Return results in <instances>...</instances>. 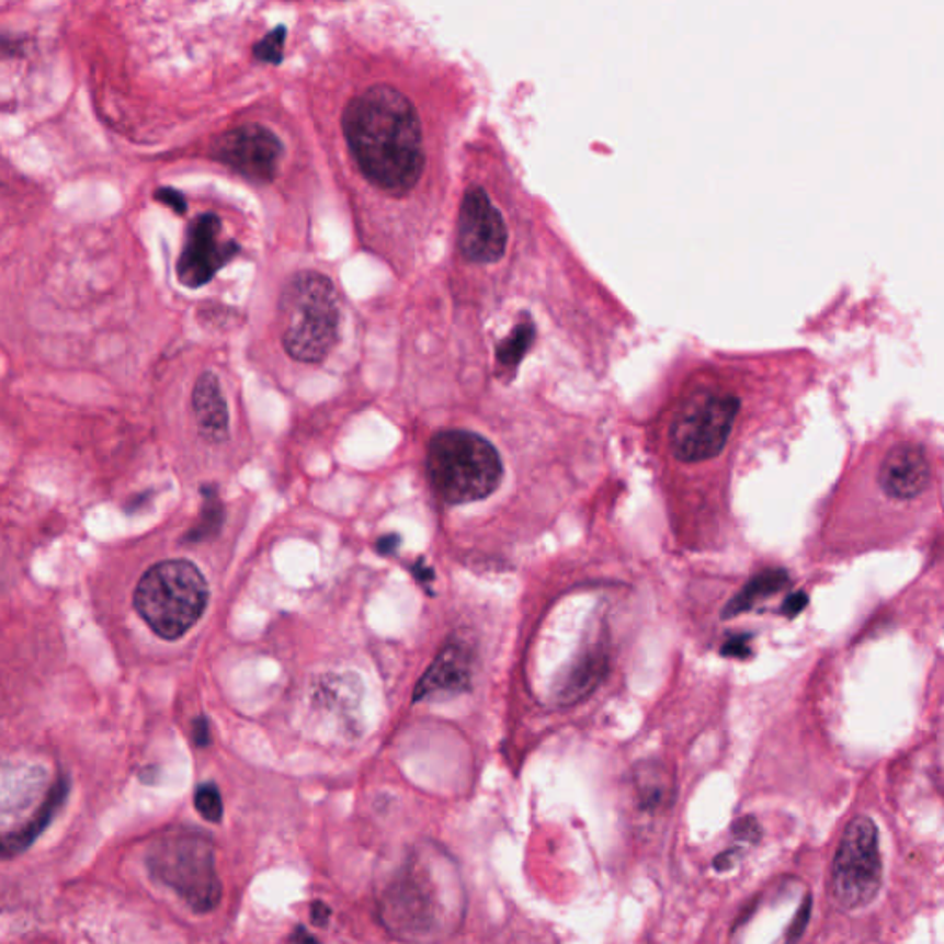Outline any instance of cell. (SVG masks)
Masks as SVG:
<instances>
[{
	"mask_svg": "<svg viewBox=\"0 0 944 944\" xmlns=\"http://www.w3.org/2000/svg\"><path fill=\"white\" fill-rule=\"evenodd\" d=\"M67 776L26 760H0V857L34 845L69 795Z\"/></svg>",
	"mask_w": 944,
	"mask_h": 944,
	"instance_id": "6da1fadb",
	"label": "cell"
},
{
	"mask_svg": "<svg viewBox=\"0 0 944 944\" xmlns=\"http://www.w3.org/2000/svg\"><path fill=\"white\" fill-rule=\"evenodd\" d=\"M209 602V585L194 562L169 559L146 570L134 592V605L151 632L178 640L196 626Z\"/></svg>",
	"mask_w": 944,
	"mask_h": 944,
	"instance_id": "7a4b0ae2",
	"label": "cell"
},
{
	"mask_svg": "<svg viewBox=\"0 0 944 944\" xmlns=\"http://www.w3.org/2000/svg\"><path fill=\"white\" fill-rule=\"evenodd\" d=\"M430 484L448 504L487 499L502 478L497 448L481 435L465 430H445L430 441Z\"/></svg>",
	"mask_w": 944,
	"mask_h": 944,
	"instance_id": "3957f363",
	"label": "cell"
},
{
	"mask_svg": "<svg viewBox=\"0 0 944 944\" xmlns=\"http://www.w3.org/2000/svg\"><path fill=\"white\" fill-rule=\"evenodd\" d=\"M146 865L162 886L174 889L196 913L215 910L221 897L215 845L197 830H170L150 846Z\"/></svg>",
	"mask_w": 944,
	"mask_h": 944,
	"instance_id": "277c9868",
	"label": "cell"
},
{
	"mask_svg": "<svg viewBox=\"0 0 944 944\" xmlns=\"http://www.w3.org/2000/svg\"><path fill=\"white\" fill-rule=\"evenodd\" d=\"M284 348L292 359L321 362L338 338L340 308L337 291L321 273L292 278L281 299Z\"/></svg>",
	"mask_w": 944,
	"mask_h": 944,
	"instance_id": "5b68a950",
	"label": "cell"
},
{
	"mask_svg": "<svg viewBox=\"0 0 944 944\" xmlns=\"http://www.w3.org/2000/svg\"><path fill=\"white\" fill-rule=\"evenodd\" d=\"M740 402L724 389H697L684 397L668 430L673 456L683 464H702L718 456L729 441Z\"/></svg>",
	"mask_w": 944,
	"mask_h": 944,
	"instance_id": "8992f818",
	"label": "cell"
},
{
	"mask_svg": "<svg viewBox=\"0 0 944 944\" xmlns=\"http://www.w3.org/2000/svg\"><path fill=\"white\" fill-rule=\"evenodd\" d=\"M884 882L880 835L875 821L856 816L846 824L835 851L830 889L843 910H860L869 906L880 892Z\"/></svg>",
	"mask_w": 944,
	"mask_h": 944,
	"instance_id": "52a82bcc",
	"label": "cell"
},
{
	"mask_svg": "<svg viewBox=\"0 0 944 944\" xmlns=\"http://www.w3.org/2000/svg\"><path fill=\"white\" fill-rule=\"evenodd\" d=\"M283 145L261 122H243L220 135L213 157L253 181L268 183L277 174Z\"/></svg>",
	"mask_w": 944,
	"mask_h": 944,
	"instance_id": "ba28073f",
	"label": "cell"
},
{
	"mask_svg": "<svg viewBox=\"0 0 944 944\" xmlns=\"http://www.w3.org/2000/svg\"><path fill=\"white\" fill-rule=\"evenodd\" d=\"M459 248L469 261L494 262L504 255L508 229L500 211L492 205L484 186L465 192L459 209Z\"/></svg>",
	"mask_w": 944,
	"mask_h": 944,
	"instance_id": "9c48e42d",
	"label": "cell"
},
{
	"mask_svg": "<svg viewBox=\"0 0 944 944\" xmlns=\"http://www.w3.org/2000/svg\"><path fill=\"white\" fill-rule=\"evenodd\" d=\"M237 253V242L221 238L218 216L211 213L197 216L186 229L185 246L175 266L178 278L186 288H200Z\"/></svg>",
	"mask_w": 944,
	"mask_h": 944,
	"instance_id": "30bf717a",
	"label": "cell"
},
{
	"mask_svg": "<svg viewBox=\"0 0 944 944\" xmlns=\"http://www.w3.org/2000/svg\"><path fill=\"white\" fill-rule=\"evenodd\" d=\"M882 489L891 499L913 500L926 491L932 467L926 453L915 443H900L887 451L878 473Z\"/></svg>",
	"mask_w": 944,
	"mask_h": 944,
	"instance_id": "8fae6325",
	"label": "cell"
},
{
	"mask_svg": "<svg viewBox=\"0 0 944 944\" xmlns=\"http://www.w3.org/2000/svg\"><path fill=\"white\" fill-rule=\"evenodd\" d=\"M473 659L469 649L462 644H451L441 651L429 672L424 673L416 689V702L424 697L454 695L469 689Z\"/></svg>",
	"mask_w": 944,
	"mask_h": 944,
	"instance_id": "7c38bea8",
	"label": "cell"
},
{
	"mask_svg": "<svg viewBox=\"0 0 944 944\" xmlns=\"http://www.w3.org/2000/svg\"><path fill=\"white\" fill-rule=\"evenodd\" d=\"M192 406L203 437L215 443L226 440L229 434V413L216 375L203 373L202 377L197 378L192 394Z\"/></svg>",
	"mask_w": 944,
	"mask_h": 944,
	"instance_id": "4fadbf2b",
	"label": "cell"
},
{
	"mask_svg": "<svg viewBox=\"0 0 944 944\" xmlns=\"http://www.w3.org/2000/svg\"><path fill=\"white\" fill-rule=\"evenodd\" d=\"M609 670L607 646L603 642L594 644L581 655L572 670L568 672L559 690V702L562 705H573L585 700L600 686Z\"/></svg>",
	"mask_w": 944,
	"mask_h": 944,
	"instance_id": "5bb4252c",
	"label": "cell"
},
{
	"mask_svg": "<svg viewBox=\"0 0 944 944\" xmlns=\"http://www.w3.org/2000/svg\"><path fill=\"white\" fill-rule=\"evenodd\" d=\"M633 786L637 794V805L642 811L648 814H657L667 808L673 800V783L668 776L664 765L655 764V762H644L637 765L635 776H633Z\"/></svg>",
	"mask_w": 944,
	"mask_h": 944,
	"instance_id": "9a60e30c",
	"label": "cell"
},
{
	"mask_svg": "<svg viewBox=\"0 0 944 944\" xmlns=\"http://www.w3.org/2000/svg\"><path fill=\"white\" fill-rule=\"evenodd\" d=\"M788 585L789 576L784 568H767L764 572L753 576L742 591L738 592L735 598H730L729 603L721 611V618L730 621L735 616L748 613L751 609L757 607V603L773 596Z\"/></svg>",
	"mask_w": 944,
	"mask_h": 944,
	"instance_id": "2e32d148",
	"label": "cell"
},
{
	"mask_svg": "<svg viewBox=\"0 0 944 944\" xmlns=\"http://www.w3.org/2000/svg\"><path fill=\"white\" fill-rule=\"evenodd\" d=\"M194 806L205 821L220 823L221 816H224V803H221L220 789L216 788L215 784H202L196 789Z\"/></svg>",
	"mask_w": 944,
	"mask_h": 944,
	"instance_id": "e0dca14e",
	"label": "cell"
},
{
	"mask_svg": "<svg viewBox=\"0 0 944 944\" xmlns=\"http://www.w3.org/2000/svg\"><path fill=\"white\" fill-rule=\"evenodd\" d=\"M533 329L527 325H521L511 338L505 340L504 345L499 349L500 364H519L522 354L526 353V348L532 342Z\"/></svg>",
	"mask_w": 944,
	"mask_h": 944,
	"instance_id": "ac0fdd59",
	"label": "cell"
},
{
	"mask_svg": "<svg viewBox=\"0 0 944 944\" xmlns=\"http://www.w3.org/2000/svg\"><path fill=\"white\" fill-rule=\"evenodd\" d=\"M732 834H735L736 840L742 841V843L757 845L762 838V829L753 816H743L732 823Z\"/></svg>",
	"mask_w": 944,
	"mask_h": 944,
	"instance_id": "d6986e66",
	"label": "cell"
},
{
	"mask_svg": "<svg viewBox=\"0 0 944 944\" xmlns=\"http://www.w3.org/2000/svg\"><path fill=\"white\" fill-rule=\"evenodd\" d=\"M751 638H753L751 633L732 635V637L727 638L724 646H721V655H724V657H730V659H748V657H751V653H753V649H751Z\"/></svg>",
	"mask_w": 944,
	"mask_h": 944,
	"instance_id": "ffe728a7",
	"label": "cell"
},
{
	"mask_svg": "<svg viewBox=\"0 0 944 944\" xmlns=\"http://www.w3.org/2000/svg\"><path fill=\"white\" fill-rule=\"evenodd\" d=\"M811 915V897L810 895H806L805 902L800 905L799 911H797V915H795L794 922H792V926L788 930V937L786 941H797V939L803 937V933H805L806 926H808V922H810Z\"/></svg>",
	"mask_w": 944,
	"mask_h": 944,
	"instance_id": "44dd1931",
	"label": "cell"
},
{
	"mask_svg": "<svg viewBox=\"0 0 944 944\" xmlns=\"http://www.w3.org/2000/svg\"><path fill=\"white\" fill-rule=\"evenodd\" d=\"M157 202L164 203V205H169L170 209H174L178 215H183L186 213V202L185 197L181 192L174 191V189H159L156 192Z\"/></svg>",
	"mask_w": 944,
	"mask_h": 944,
	"instance_id": "7402d4cb",
	"label": "cell"
},
{
	"mask_svg": "<svg viewBox=\"0 0 944 944\" xmlns=\"http://www.w3.org/2000/svg\"><path fill=\"white\" fill-rule=\"evenodd\" d=\"M806 605H808V594H806V592L797 591L794 592V594H789V596L784 600L783 609H781V611H783L786 618H795L797 614L805 611Z\"/></svg>",
	"mask_w": 944,
	"mask_h": 944,
	"instance_id": "603a6c76",
	"label": "cell"
},
{
	"mask_svg": "<svg viewBox=\"0 0 944 944\" xmlns=\"http://www.w3.org/2000/svg\"><path fill=\"white\" fill-rule=\"evenodd\" d=\"M740 857H742V851L738 846H730V849L716 856V860H714V869L719 871V873L732 869L738 864Z\"/></svg>",
	"mask_w": 944,
	"mask_h": 944,
	"instance_id": "cb8c5ba5",
	"label": "cell"
},
{
	"mask_svg": "<svg viewBox=\"0 0 944 944\" xmlns=\"http://www.w3.org/2000/svg\"><path fill=\"white\" fill-rule=\"evenodd\" d=\"M192 735H194V740H196L197 746H200V748H205V746L211 742L209 724H207V719H196L194 725H192Z\"/></svg>",
	"mask_w": 944,
	"mask_h": 944,
	"instance_id": "d4e9b609",
	"label": "cell"
},
{
	"mask_svg": "<svg viewBox=\"0 0 944 944\" xmlns=\"http://www.w3.org/2000/svg\"><path fill=\"white\" fill-rule=\"evenodd\" d=\"M329 917H331V910L323 905V902H316L312 906V921L314 924H319V926H323L329 921Z\"/></svg>",
	"mask_w": 944,
	"mask_h": 944,
	"instance_id": "484cf974",
	"label": "cell"
}]
</instances>
